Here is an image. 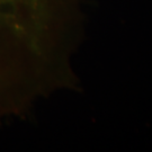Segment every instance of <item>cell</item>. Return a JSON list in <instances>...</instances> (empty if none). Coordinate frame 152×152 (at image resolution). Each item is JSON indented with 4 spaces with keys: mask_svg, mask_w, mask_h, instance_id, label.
Masks as SVG:
<instances>
[{
    "mask_svg": "<svg viewBox=\"0 0 152 152\" xmlns=\"http://www.w3.org/2000/svg\"><path fill=\"white\" fill-rule=\"evenodd\" d=\"M80 0H0V118L71 85Z\"/></svg>",
    "mask_w": 152,
    "mask_h": 152,
    "instance_id": "6da1fadb",
    "label": "cell"
}]
</instances>
